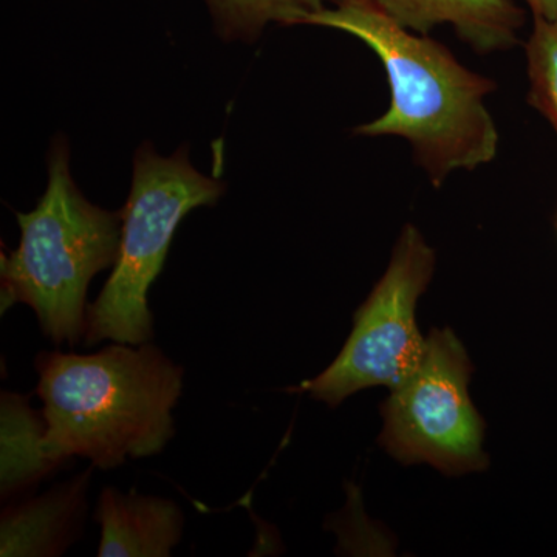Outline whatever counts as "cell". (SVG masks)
Here are the masks:
<instances>
[{"label": "cell", "instance_id": "obj_1", "mask_svg": "<svg viewBox=\"0 0 557 557\" xmlns=\"http://www.w3.org/2000/svg\"><path fill=\"white\" fill-rule=\"evenodd\" d=\"M300 25L347 33L383 65L388 108L355 134L406 139L434 186L496 160L500 135L486 106L496 83L461 64L448 47L399 27L369 0H338Z\"/></svg>", "mask_w": 557, "mask_h": 557}, {"label": "cell", "instance_id": "obj_2", "mask_svg": "<svg viewBox=\"0 0 557 557\" xmlns=\"http://www.w3.org/2000/svg\"><path fill=\"white\" fill-rule=\"evenodd\" d=\"M35 368L42 450L60 467L83 457L95 468H119L160 454L174 438L183 369L152 343H115L94 355L42 351Z\"/></svg>", "mask_w": 557, "mask_h": 557}, {"label": "cell", "instance_id": "obj_3", "mask_svg": "<svg viewBox=\"0 0 557 557\" xmlns=\"http://www.w3.org/2000/svg\"><path fill=\"white\" fill-rule=\"evenodd\" d=\"M49 183L30 212H17L20 247L2 255V313L25 304L54 344L76 346L87 325L91 278L113 269L123 215L90 203L70 174L67 139L51 146Z\"/></svg>", "mask_w": 557, "mask_h": 557}, {"label": "cell", "instance_id": "obj_4", "mask_svg": "<svg viewBox=\"0 0 557 557\" xmlns=\"http://www.w3.org/2000/svg\"><path fill=\"white\" fill-rule=\"evenodd\" d=\"M223 193L225 185L197 171L185 149L161 157L146 143L137 150L129 199L121 209L119 259L100 296L87 307L84 346L152 341L148 293L163 270L175 231L190 211L212 207Z\"/></svg>", "mask_w": 557, "mask_h": 557}, {"label": "cell", "instance_id": "obj_5", "mask_svg": "<svg viewBox=\"0 0 557 557\" xmlns=\"http://www.w3.org/2000/svg\"><path fill=\"white\" fill-rule=\"evenodd\" d=\"M435 270V252L413 225L399 234L386 273L354 318L338 358L292 392L338 406L362 388L398 387L416 372L426 339L416 321L417 302Z\"/></svg>", "mask_w": 557, "mask_h": 557}, {"label": "cell", "instance_id": "obj_6", "mask_svg": "<svg viewBox=\"0 0 557 557\" xmlns=\"http://www.w3.org/2000/svg\"><path fill=\"white\" fill-rule=\"evenodd\" d=\"M471 364L450 330H432L423 358L383 406L380 443L405 465L429 463L448 475L486 467L483 423L469 398Z\"/></svg>", "mask_w": 557, "mask_h": 557}, {"label": "cell", "instance_id": "obj_7", "mask_svg": "<svg viewBox=\"0 0 557 557\" xmlns=\"http://www.w3.org/2000/svg\"><path fill=\"white\" fill-rule=\"evenodd\" d=\"M399 27L429 35L449 25L478 54L515 49L527 14L512 0H369Z\"/></svg>", "mask_w": 557, "mask_h": 557}, {"label": "cell", "instance_id": "obj_8", "mask_svg": "<svg viewBox=\"0 0 557 557\" xmlns=\"http://www.w3.org/2000/svg\"><path fill=\"white\" fill-rule=\"evenodd\" d=\"M94 468L54 486L44 496L7 508L0 520V556H61L78 541L86 519V494Z\"/></svg>", "mask_w": 557, "mask_h": 557}, {"label": "cell", "instance_id": "obj_9", "mask_svg": "<svg viewBox=\"0 0 557 557\" xmlns=\"http://www.w3.org/2000/svg\"><path fill=\"white\" fill-rule=\"evenodd\" d=\"M101 527L100 557H168L177 547L185 516L174 500L137 491L102 490L95 509Z\"/></svg>", "mask_w": 557, "mask_h": 557}, {"label": "cell", "instance_id": "obj_10", "mask_svg": "<svg viewBox=\"0 0 557 557\" xmlns=\"http://www.w3.org/2000/svg\"><path fill=\"white\" fill-rule=\"evenodd\" d=\"M46 421L28 405V398L2 392V498L36 485L60 469L42 450Z\"/></svg>", "mask_w": 557, "mask_h": 557}, {"label": "cell", "instance_id": "obj_11", "mask_svg": "<svg viewBox=\"0 0 557 557\" xmlns=\"http://www.w3.org/2000/svg\"><path fill=\"white\" fill-rule=\"evenodd\" d=\"M338 0H205L223 39L255 42L270 24L296 27Z\"/></svg>", "mask_w": 557, "mask_h": 557}, {"label": "cell", "instance_id": "obj_12", "mask_svg": "<svg viewBox=\"0 0 557 557\" xmlns=\"http://www.w3.org/2000/svg\"><path fill=\"white\" fill-rule=\"evenodd\" d=\"M528 102L557 134V22L533 16L525 44Z\"/></svg>", "mask_w": 557, "mask_h": 557}, {"label": "cell", "instance_id": "obj_13", "mask_svg": "<svg viewBox=\"0 0 557 557\" xmlns=\"http://www.w3.org/2000/svg\"><path fill=\"white\" fill-rule=\"evenodd\" d=\"M523 2L531 10V16L557 22V0H523Z\"/></svg>", "mask_w": 557, "mask_h": 557}]
</instances>
